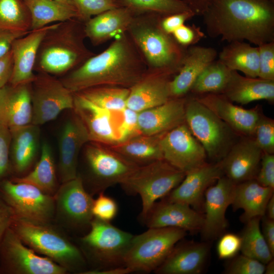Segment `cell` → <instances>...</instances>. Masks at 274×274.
I'll list each match as a JSON object with an SVG mask.
<instances>
[{"label":"cell","mask_w":274,"mask_h":274,"mask_svg":"<svg viewBox=\"0 0 274 274\" xmlns=\"http://www.w3.org/2000/svg\"><path fill=\"white\" fill-rule=\"evenodd\" d=\"M231 71H240L247 77H258V47L244 41H233L223 47L218 59Z\"/></svg>","instance_id":"obj_36"},{"label":"cell","mask_w":274,"mask_h":274,"mask_svg":"<svg viewBox=\"0 0 274 274\" xmlns=\"http://www.w3.org/2000/svg\"><path fill=\"white\" fill-rule=\"evenodd\" d=\"M235 185L223 175L206 191L203 206L204 221L200 231L204 239L217 237L227 228L225 214L228 207L232 204Z\"/></svg>","instance_id":"obj_16"},{"label":"cell","mask_w":274,"mask_h":274,"mask_svg":"<svg viewBox=\"0 0 274 274\" xmlns=\"http://www.w3.org/2000/svg\"><path fill=\"white\" fill-rule=\"evenodd\" d=\"M265 216L268 218L274 220V195L269 199L265 209Z\"/></svg>","instance_id":"obj_58"},{"label":"cell","mask_w":274,"mask_h":274,"mask_svg":"<svg viewBox=\"0 0 274 274\" xmlns=\"http://www.w3.org/2000/svg\"><path fill=\"white\" fill-rule=\"evenodd\" d=\"M261 217H255L246 222L241 235L242 254L266 264L273 256L262 235L260 227Z\"/></svg>","instance_id":"obj_37"},{"label":"cell","mask_w":274,"mask_h":274,"mask_svg":"<svg viewBox=\"0 0 274 274\" xmlns=\"http://www.w3.org/2000/svg\"><path fill=\"white\" fill-rule=\"evenodd\" d=\"M0 196L12 208L15 218L36 223H53L54 196L37 187L6 179L0 182Z\"/></svg>","instance_id":"obj_12"},{"label":"cell","mask_w":274,"mask_h":274,"mask_svg":"<svg viewBox=\"0 0 274 274\" xmlns=\"http://www.w3.org/2000/svg\"><path fill=\"white\" fill-rule=\"evenodd\" d=\"M222 94L231 101L243 105L260 100L273 102L274 80L243 76L236 71H231Z\"/></svg>","instance_id":"obj_31"},{"label":"cell","mask_w":274,"mask_h":274,"mask_svg":"<svg viewBox=\"0 0 274 274\" xmlns=\"http://www.w3.org/2000/svg\"><path fill=\"white\" fill-rule=\"evenodd\" d=\"M133 236L110 222L93 217L88 232L77 239L88 270L124 266V257Z\"/></svg>","instance_id":"obj_6"},{"label":"cell","mask_w":274,"mask_h":274,"mask_svg":"<svg viewBox=\"0 0 274 274\" xmlns=\"http://www.w3.org/2000/svg\"><path fill=\"white\" fill-rule=\"evenodd\" d=\"M78 13V19L85 23L107 10L119 7L117 0H72Z\"/></svg>","instance_id":"obj_42"},{"label":"cell","mask_w":274,"mask_h":274,"mask_svg":"<svg viewBox=\"0 0 274 274\" xmlns=\"http://www.w3.org/2000/svg\"><path fill=\"white\" fill-rule=\"evenodd\" d=\"M75 113L84 123L91 142L112 146L122 142L115 121L117 112H111L93 104L78 93H74Z\"/></svg>","instance_id":"obj_20"},{"label":"cell","mask_w":274,"mask_h":274,"mask_svg":"<svg viewBox=\"0 0 274 274\" xmlns=\"http://www.w3.org/2000/svg\"><path fill=\"white\" fill-rule=\"evenodd\" d=\"M11 131L0 126V182L10 179L12 176L9 152Z\"/></svg>","instance_id":"obj_48"},{"label":"cell","mask_w":274,"mask_h":274,"mask_svg":"<svg viewBox=\"0 0 274 274\" xmlns=\"http://www.w3.org/2000/svg\"><path fill=\"white\" fill-rule=\"evenodd\" d=\"M195 16V15L192 11H187L161 16L160 24L162 29L165 32L172 35L175 30Z\"/></svg>","instance_id":"obj_51"},{"label":"cell","mask_w":274,"mask_h":274,"mask_svg":"<svg viewBox=\"0 0 274 274\" xmlns=\"http://www.w3.org/2000/svg\"><path fill=\"white\" fill-rule=\"evenodd\" d=\"M240 236L233 233H226L220 238L217 246L219 258L221 259L234 257L241 247Z\"/></svg>","instance_id":"obj_49"},{"label":"cell","mask_w":274,"mask_h":274,"mask_svg":"<svg viewBox=\"0 0 274 274\" xmlns=\"http://www.w3.org/2000/svg\"><path fill=\"white\" fill-rule=\"evenodd\" d=\"M14 218L13 210L0 196V244Z\"/></svg>","instance_id":"obj_52"},{"label":"cell","mask_w":274,"mask_h":274,"mask_svg":"<svg viewBox=\"0 0 274 274\" xmlns=\"http://www.w3.org/2000/svg\"><path fill=\"white\" fill-rule=\"evenodd\" d=\"M134 17L129 9L123 7L104 12L84 23L86 38L93 46L101 45L127 32Z\"/></svg>","instance_id":"obj_30"},{"label":"cell","mask_w":274,"mask_h":274,"mask_svg":"<svg viewBox=\"0 0 274 274\" xmlns=\"http://www.w3.org/2000/svg\"><path fill=\"white\" fill-rule=\"evenodd\" d=\"M202 16L211 38L257 46L274 41V0H213Z\"/></svg>","instance_id":"obj_1"},{"label":"cell","mask_w":274,"mask_h":274,"mask_svg":"<svg viewBox=\"0 0 274 274\" xmlns=\"http://www.w3.org/2000/svg\"><path fill=\"white\" fill-rule=\"evenodd\" d=\"M90 141L84 123L75 113L65 122L60 134L57 165L60 184L77 177L80 152Z\"/></svg>","instance_id":"obj_18"},{"label":"cell","mask_w":274,"mask_h":274,"mask_svg":"<svg viewBox=\"0 0 274 274\" xmlns=\"http://www.w3.org/2000/svg\"><path fill=\"white\" fill-rule=\"evenodd\" d=\"M223 175L221 161L206 162L187 172L181 182L162 198L187 204L201 213L206 191Z\"/></svg>","instance_id":"obj_17"},{"label":"cell","mask_w":274,"mask_h":274,"mask_svg":"<svg viewBox=\"0 0 274 274\" xmlns=\"http://www.w3.org/2000/svg\"><path fill=\"white\" fill-rule=\"evenodd\" d=\"M120 7L129 9L134 16L153 14L165 16L191 11L180 0H117Z\"/></svg>","instance_id":"obj_40"},{"label":"cell","mask_w":274,"mask_h":274,"mask_svg":"<svg viewBox=\"0 0 274 274\" xmlns=\"http://www.w3.org/2000/svg\"><path fill=\"white\" fill-rule=\"evenodd\" d=\"M184 3L195 16H202L213 0H180Z\"/></svg>","instance_id":"obj_56"},{"label":"cell","mask_w":274,"mask_h":274,"mask_svg":"<svg viewBox=\"0 0 274 274\" xmlns=\"http://www.w3.org/2000/svg\"><path fill=\"white\" fill-rule=\"evenodd\" d=\"M29 12L23 0H0V28L30 31Z\"/></svg>","instance_id":"obj_41"},{"label":"cell","mask_w":274,"mask_h":274,"mask_svg":"<svg viewBox=\"0 0 274 274\" xmlns=\"http://www.w3.org/2000/svg\"><path fill=\"white\" fill-rule=\"evenodd\" d=\"M53 196V223L67 234L81 236L87 232L94 217V198L85 189L81 177L78 175L60 184Z\"/></svg>","instance_id":"obj_11"},{"label":"cell","mask_w":274,"mask_h":274,"mask_svg":"<svg viewBox=\"0 0 274 274\" xmlns=\"http://www.w3.org/2000/svg\"><path fill=\"white\" fill-rule=\"evenodd\" d=\"M39 159L33 168L25 175L10 180L33 185L44 192L54 196L60 183L51 148L47 142L42 144Z\"/></svg>","instance_id":"obj_35"},{"label":"cell","mask_w":274,"mask_h":274,"mask_svg":"<svg viewBox=\"0 0 274 274\" xmlns=\"http://www.w3.org/2000/svg\"><path fill=\"white\" fill-rule=\"evenodd\" d=\"M174 76L147 70L129 88L126 108L136 112L161 105L171 98L169 82Z\"/></svg>","instance_id":"obj_21"},{"label":"cell","mask_w":274,"mask_h":274,"mask_svg":"<svg viewBox=\"0 0 274 274\" xmlns=\"http://www.w3.org/2000/svg\"><path fill=\"white\" fill-rule=\"evenodd\" d=\"M31 124L40 126L57 117L63 111L73 109L74 93L55 76L38 73L31 83Z\"/></svg>","instance_id":"obj_14"},{"label":"cell","mask_w":274,"mask_h":274,"mask_svg":"<svg viewBox=\"0 0 274 274\" xmlns=\"http://www.w3.org/2000/svg\"><path fill=\"white\" fill-rule=\"evenodd\" d=\"M172 36L180 46L187 49L195 45L205 37V33L199 26L194 24H184L175 30Z\"/></svg>","instance_id":"obj_47"},{"label":"cell","mask_w":274,"mask_h":274,"mask_svg":"<svg viewBox=\"0 0 274 274\" xmlns=\"http://www.w3.org/2000/svg\"><path fill=\"white\" fill-rule=\"evenodd\" d=\"M265 274H273L274 273V260L272 259L268 263L265 264V268L264 271Z\"/></svg>","instance_id":"obj_59"},{"label":"cell","mask_w":274,"mask_h":274,"mask_svg":"<svg viewBox=\"0 0 274 274\" xmlns=\"http://www.w3.org/2000/svg\"><path fill=\"white\" fill-rule=\"evenodd\" d=\"M131 270L125 266L106 268L97 270H87L83 274H128Z\"/></svg>","instance_id":"obj_57"},{"label":"cell","mask_w":274,"mask_h":274,"mask_svg":"<svg viewBox=\"0 0 274 274\" xmlns=\"http://www.w3.org/2000/svg\"><path fill=\"white\" fill-rule=\"evenodd\" d=\"M147 70L126 32L116 37L102 52L93 55L60 80L73 93L98 86L130 88Z\"/></svg>","instance_id":"obj_2"},{"label":"cell","mask_w":274,"mask_h":274,"mask_svg":"<svg viewBox=\"0 0 274 274\" xmlns=\"http://www.w3.org/2000/svg\"><path fill=\"white\" fill-rule=\"evenodd\" d=\"M84 24L77 18L53 24L43 37L34 70L62 77L95 54L85 43Z\"/></svg>","instance_id":"obj_3"},{"label":"cell","mask_w":274,"mask_h":274,"mask_svg":"<svg viewBox=\"0 0 274 274\" xmlns=\"http://www.w3.org/2000/svg\"><path fill=\"white\" fill-rule=\"evenodd\" d=\"M85 162V175H78L92 196L120 184L139 166L108 146L93 142L86 147Z\"/></svg>","instance_id":"obj_9"},{"label":"cell","mask_w":274,"mask_h":274,"mask_svg":"<svg viewBox=\"0 0 274 274\" xmlns=\"http://www.w3.org/2000/svg\"><path fill=\"white\" fill-rule=\"evenodd\" d=\"M185 175L162 159L139 166L120 185L128 194L141 197L140 218L143 220L157 200L176 188Z\"/></svg>","instance_id":"obj_7"},{"label":"cell","mask_w":274,"mask_h":274,"mask_svg":"<svg viewBox=\"0 0 274 274\" xmlns=\"http://www.w3.org/2000/svg\"><path fill=\"white\" fill-rule=\"evenodd\" d=\"M185 122L214 162L221 161L235 143L236 133L195 96L186 98Z\"/></svg>","instance_id":"obj_8"},{"label":"cell","mask_w":274,"mask_h":274,"mask_svg":"<svg viewBox=\"0 0 274 274\" xmlns=\"http://www.w3.org/2000/svg\"><path fill=\"white\" fill-rule=\"evenodd\" d=\"M161 16H134L127 33L150 71L175 76L179 71L187 49L161 27Z\"/></svg>","instance_id":"obj_4"},{"label":"cell","mask_w":274,"mask_h":274,"mask_svg":"<svg viewBox=\"0 0 274 274\" xmlns=\"http://www.w3.org/2000/svg\"><path fill=\"white\" fill-rule=\"evenodd\" d=\"M29 31H15L0 28V57L10 50L12 44L16 39Z\"/></svg>","instance_id":"obj_53"},{"label":"cell","mask_w":274,"mask_h":274,"mask_svg":"<svg viewBox=\"0 0 274 274\" xmlns=\"http://www.w3.org/2000/svg\"><path fill=\"white\" fill-rule=\"evenodd\" d=\"M273 189L260 185L255 179L236 184L232 206L234 211L242 209L241 220L246 223L255 217L265 216L267 203Z\"/></svg>","instance_id":"obj_32"},{"label":"cell","mask_w":274,"mask_h":274,"mask_svg":"<svg viewBox=\"0 0 274 274\" xmlns=\"http://www.w3.org/2000/svg\"><path fill=\"white\" fill-rule=\"evenodd\" d=\"M76 93L100 108L111 112H121L126 108L129 88L98 86Z\"/></svg>","instance_id":"obj_38"},{"label":"cell","mask_w":274,"mask_h":274,"mask_svg":"<svg viewBox=\"0 0 274 274\" xmlns=\"http://www.w3.org/2000/svg\"><path fill=\"white\" fill-rule=\"evenodd\" d=\"M13 56L10 50L0 57V89L9 83L13 70Z\"/></svg>","instance_id":"obj_54"},{"label":"cell","mask_w":274,"mask_h":274,"mask_svg":"<svg viewBox=\"0 0 274 274\" xmlns=\"http://www.w3.org/2000/svg\"><path fill=\"white\" fill-rule=\"evenodd\" d=\"M53 25L30 30L13 41L11 47L13 65L9 84L16 85L31 83L34 80V68L40 43Z\"/></svg>","instance_id":"obj_25"},{"label":"cell","mask_w":274,"mask_h":274,"mask_svg":"<svg viewBox=\"0 0 274 274\" xmlns=\"http://www.w3.org/2000/svg\"><path fill=\"white\" fill-rule=\"evenodd\" d=\"M231 71L218 60L208 65L198 76L190 92L197 96L209 93H222Z\"/></svg>","instance_id":"obj_39"},{"label":"cell","mask_w":274,"mask_h":274,"mask_svg":"<svg viewBox=\"0 0 274 274\" xmlns=\"http://www.w3.org/2000/svg\"><path fill=\"white\" fill-rule=\"evenodd\" d=\"M262 154L254 139L245 136L235 143L221 160L224 175L235 184L255 179Z\"/></svg>","instance_id":"obj_22"},{"label":"cell","mask_w":274,"mask_h":274,"mask_svg":"<svg viewBox=\"0 0 274 274\" xmlns=\"http://www.w3.org/2000/svg\"><path fill=\"white\" fill-rule=\"evenodd\" d=\"M10 131L12 179L21 177L33 168L40 146V130L39 126L31 123Z\"/></svg>","instance_id":"obj_27"},{"label":"cell","mask_w":274,"mask_h":274,"mask_svg":"<svg viewBox=\"0 0 274 274\" xmlns=\"http://www.w3.org/2000/svg\"><path fill=\"white\" fill-rule=\"evenodd\" d=\"M160 145L163 159L186 174L207 162L204 149L185 122L165 132Z\"/></svg>","instance_id":"obj_15"},{"label":"cell","mask_w":274,"mask_h":274,"mask_svg":"<svg viewBox=\"0 0 274 274\" xmlns=\"http://www.w3.org/2000/svg\"><path fill=\"white\" fill-rule=\"evenodd\" d=\"M186 97L171 98L157 107L138 112V126L141 134L164 133L185 122Z\"/></svg>","instance_id":"obj_29"},{"label":"cell","mask_w":274,"mask_h":274,"mask_svg":"<svg viewBox=\"0 0 274 274\" xmlns=\"http://www.w3.org/2000/svg\"><path fill=\"white\" fill-rule=\"evenodd\" d=\"M142 221L148 228L175 227L195 233L200 232L204 218L202 213L187 204L162 198Z\"/></svg>","instance_id":"obj_19"},{"label":"cell","mask_w":274,"mask_h":274,"mask_svg":"<svg viewBox=\"0 0 274 274\" xmlns=\"http://www.w3.org/2000/svg\"><path fill=\"white\" fill-rule=\"evenodd\" d=\"M31 83L0 89V126L12 130L31 123Z\"/></svg>","instance_id":"obj_24"},{"label":"cell","mask_w":274,"mask_h":274,"mask_svg":"<svg viewBox=\"0 0 274 274\" xmlns=\"http://www.w3.org/2000/svg\"><path fill=\"white\" fill-rule=\"evenodd\" d=\"M257 47L259 52L258 77L274 80V41Z\"/></svg>","instance_id":"obj_45"},{"label":"cell","mask_w":274,"mask_h":274,"mask_svg":"<svg viewBox=\"0 0 274 274\" xmlns=\"http://www.w3.org/2000/svg\"><path fill=\"white\" fill-rule=\"evenodd\" d=\"M92 212L94 217L110 222L117 215L118 205L113 198L101 192L93 200Z\"/></svg>","instance_id":"obj_46"},{"label":"cell","mask_w":274,"mask_h":274,"mask_svg":"<svg viewBox=\"0 0 274 274\" xmlns=\"http://www.w3.org/2000/svg\"><path fill=\"white\" fill-rule=\"evenodd\" d=\"M67 271L26 245L10 228L0 244V274H66Z\"/></svg>","instance_id":"obj_13"},{"label":"cell","mask_w":274,"mask_h":274,"mask_svg":"<svg viewBox=\"0 0 274 274\" xmlns=\"http://www.w3.org/2000/svg\"><path fill=\"white\" fill-rule=\"evenodd\" d=\"M265 264L253 258L242 254L236 256L227 266V274H263Z\"/></svg>","instance_id":"obj_44"},{"label":"cell","mask_w":274,"mask_h":274,"mask_svg":"<svg viewBox=\"0 0 274 274\" xmlns=\"http://www.w3.org/2000/svg\"><path fill=\"white\" fill-rule=\"evenodd\" d=\"M260 185L274 189V155L263 153L255 179Z\"/></svg>","instance_id":"obj_50"},{"label":"cell","mask_w":274,"mask_h":274,"mask_svg":"<svg viewBox=\"0 0 274 274\" xmlns=\"http://www.w3.org/2000/svg\"><path fill=\"white\" fill-rule=\"evenodd\" d=\"M195 97L236 134L247 137L253 136L261 114L259 109H245L235 105L221 93H209Z\"/></svg>","instance_id":"obj_23"},{"label":"cell","mask_w":274,"mask_h":274,"mask_svg":"<svg viewBox=\"0 0 274 274\" xmlns=\"http://www.w3.org/2000/svg\"><path fill=\"white\" fill-rule=\"evenodd\" d=\"M218 54L210 47L194 45L187 48L179 72L169 82L171 98L184 97L201 73L216 60Z\"/></svg>","instance_id":"obj_26"},{"label":"cell","mask_w":274,"mask_h":274,"mask_svg":"<svg viewBox=\"0 0 274 274\" xmlns=\"http://www.w3.org/2000/svg\"><path fill=\"white\" fill-rule=\"evenodd\" d=\"M180 241L176 244L165 260L154 271L155 273L199 274L202 271L209 253L208 244Z\"/></svg>","instance_id":"obj_28"},{"label":"cell","mask_w":274,"mask_h":274,"mask_svg":"<svg viewBox=\"0 0 274 274\" xmlns=\"http://www.w3.org/2000/svg\"><path fill=\"white\" fill-rule=\"evenodd\" d=\"M186 234L187 231L178 228H149L133 235L124 257V265L132 272L154 271Z\"/></svg>","instance_id":"obj_10"},{"label":"cell","mask_w":274,"mask_h":274,"mask_svg":"<svg viewBox=\"0 0 274 274\" xmlns=\"http://www.w3.org/2000/svg\"><path fill=\"white\" fill-rule=\"evenodd\" d=\"M253 138L263 153H274L273 120L261 114Z\"/></svg>","instance_id":"obj_43"},{"label":"cell","mask_w":274,"mask_h":274,"mask_svg":"<svg viewBox=\"0 0 274 274\" xmlns=\"http://www.w3.org/2000/svg\"><path fill=\"white\" fill-rule=\"evenodd\" d=\"M10 228L26 245L55 262L68 273L83 274L88 270L78 245L54 223H36L15 217Z\"/></svg>","instance_id":"obj_5"},{"label":"cell","mask_w":274,"mask_h":274,"mask_svg":"<svg viewBox=\"0 0 274 274\" xmlns=\"http://www.w3.org/2000/svg\"><path fill=\"white\" fill-rule=\"evenodd\" d=\"M164 133L141 134L108 147L137 165H144L163 159L160 141Z\"/></svg>","instance_id":"obj_33"},{"label":"cell","mask_w":274,"mask_h":274,"mask_svg":"<svg viewBox=\"0 0 274 274\" xmlns=\"http://www.w3.org/2000/svg\"><path fill=\"white\" fill-rule=\"evenodd\" d=\"M30 15V30L78 18L74 6L55 0H23Z\"/></svg>","instance_id":"obj_34"},{"label":"cell","mask_w":274,"mask_h":274,"mask_svg":"<svg viewBox=\"0 0 274 274\" xmlns=\"http://www.w3.org/2000/svg\"><path fill=\"white\" fill-rule=\"evenodd\" d=\"M55 1L60 2H61V3H65V4H68V5H70L74 6V4H73L72 0H55Z\"/></svg>","instance_id":"obj_60"},{"label":"cell","mask_w":274,"mask_h":274,"mask_svg":"<svg viewBox=\"0 0 274 274\" xmlns=\"http://www.w3.org/2000/svg\"><path fill=\"white\" fill-rule=\"evenodd\" d=\"M262 218L261 232L272 255L274 256V220L269 219L265 216Z\"/></svg>","instance_id":"obj_55"}]
</instances>
